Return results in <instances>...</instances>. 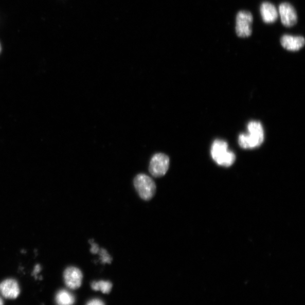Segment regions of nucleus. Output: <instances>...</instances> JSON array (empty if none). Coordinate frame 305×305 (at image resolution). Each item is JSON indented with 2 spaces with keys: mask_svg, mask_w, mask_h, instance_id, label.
I'll list each match as a JSON object with an SVG mask.
<instances>
[{
  "mask_svg": "<svg viewBox=\"0 0 305 305\" xmlns=\"http://www.w3.org/2000/svg\"><path fill=\"white\" fill-rule=\"evenodd\" d=\"M248 134L240 135L238 139L239 146L245 149H252L260 147L264 141V134L262 124L260 122L251 121L247 126Z\"/></svg>",
  "mask_w": 305,
  "mask_h": 305,
  "instance_id": "obj_1",
  "label": "nucleus"
},
{
  "mask_svg": "<svg viewBox=\"0 0 305 305\" xmlns=\"http://www.w3.org/2000/svg\"><path fill=\"white\" fill-rule=\"evenodd\" d=\"M260 12L263 21L266 24H272L278 18V11L272 3L264 2L262 4Z\"/></svg>",
  "mask_w": 305,
  "mask_h": 305,
  "instance_id": "obj_10",
  "label": "nucleus"
},
{
  "mask_svg": "<svg viewBox=\"0 0 305 305\" xmlns=\"http://www.w3.org/2000/svg\"><path fill=\"white\" fill-rule=\"evenodd\" d=\"M86 305H105V304L100 299H94V300L89 301Z\"/></svg>",
  "mask_w": 305,
  "mask_h": 305,
  "instance_id": "obj_15",
  "label": "nucleus"
},
{
  "mask_svg": "<svg viewBox=\"0 0 305 305\" xmlns=\"http://www.w3.org/2000/svg\"><path fill=\"white\" fill-rule=\"evenodd\" d=\"M99 255L100 256V260L103 263H111L112 261V258L109 255L107 251L105 249H100Z\"/></svg>",
  "mask_w": 305,
  "mask_h": 305,
  "instance_id": "obj_13",
  "label": "nucleus"
},
{
  "mask_svg": "<svg viewBox=\"0 0 305 305\" xmlns=\"http://www.w3.org/2000/svg\"><path fill=\"white\" fill-rule=\"evenodd\" d=\"M134 184L136 191L143 200H151L156 192V184L151 177L146 174H138Z\"/></svg>",
  "mask_w": 305,
  "mask_h": 305,
  "instance_id": "obj_3",
  "label": "nucleus"
},
{
  "mask_svg": "<svg viewBox=\"0 0 305 305\" xmlns=\"http://www.w3.org/2000/svg\"><path fill=\"white\" fill-rule=\"evenodd\" d=\"M279 12L282 24L284 26L291 27L297 24V12L291 4L288 3L281 4L279 8Z\"/></svg>",
  "mask_w": 305,
  "mask_h": 305,
  "instance_id": "obj_6",
  "label": "nucleus"
},
{
  "mask_svg": "<svg viewBox=\"0 0 305 305\" xmlns=\"http://www.w3.org/2000/svg\"><path fill=\"white\" fill-rule=\"evenodd\" d=\"M253 17L250 12L247 11H240L237 15V26L236 33L240 38H247L252 33V24Z\"/></svg>",
  "mask_w": 305,
  "mask_h": 305,
  "instance_id": "obj_5",
  "label": "nucleus"
},
{
  "mask_svg": "<svg viewBox=\"0 0 305 305\" xmlns=\"http://www.w3.org/2000/svg\"><path fill=\"white\" fill-rule=\"evenodd\" d=\"M0 293L6 298H16L20 294L18 282L13 279H7L3 281L0 283Z\"/></svg>",
  "mask_w": 305,
  "mask_h": 305,
  "instance_id": "obj_8",
  "label": "nucleus"
},
{
  "mask_svg": "<svg viewBox=\"0 0 305 305\" xmlns=\"http://www.w3.org/2000/svg\"><path fill=\"white\" fill-rule=\"evenodd\" d=\"M170 166V158L164 153L155 154L149 164V170L155 177L164 176L168 172Z\"/></svg>",
  "mask_w": 305,
  "mask_h": 305,
  "instance_id": "obj_4",
  "label": "nucleus"
},
{
  "mask_svg": "<svg viewBox=\"0 0 305 305\" xmlns=\"http://www.w3.org/2000/svg\"><path fill=\"white\" fill-rule=\"evenodd\" d=\"M2 51V46L1 44H0V52H1Z\"/></svg>",
  "mask_w": 305,
  "mask_h": 305,
  "instance_id": "obj_18",
  "label": "nucleus"
},
{
  "mask_svg": "<svg viewBox=\"0 0 305 305\" xmlns=\"http://www.w3.org/2000/svg\"><path fill=\"white\" fill-rule=\"evenodd\" d=\"M63 278L69 289L77 290L82 285L83 274L76 267H68L65 270Z\"/></svg>",
  "mask_w": 305,
  "mask_h": 305,
  "instance_id": "obj_7",
  "label": "nucleus"
},
{
  "mask_svg": "<svg viewBox=\"0 0 305 305\" xmlns=\"http://www.w3.org/2000/svg\"><path fill=\"white\" fill-rule=\"evenodd\" d=\"M0 305H4V301L1 297H0Z\"/></svg>",
  "mask_w": 305,
  "mask_h": 305,
  "instance_id": "obj_17",
  "label": "nucleus"
},
{
  "mask_svg": "<svg viewBox=\"0 0 305 305\" xmlns=\"http://www.w3.org/2000/svg\"><path fill=\"white\" fill-rule=\"evenodd\" d=\"M280 43L284 48L290 51H297L303 47L305 40L301 36H292L285 34L281 37Z\"/></svg>",
  "mask_w": 305,
  "mask_h": 305,
  "instance_id": "obj_9",
  "label": "nucleus"
},
{
  "mask_svg": "<svg viewBox=\"0 0 305 305\" xmlns=\"http://www.w3.org/2000/svg\"><path fill=\"white\" fill-rule=\"evenodd\" d=\"M211 157L219 165L224 167L232 166L236 160V155L228 151V143L222 140H216L211 148Z\"/></svg>",
  "mask_w": 305,
  "mask_h": 305,
  "instance_id": "obj_2",
  "label": "nucleus"
},
{
  "mask_svg": "<svg viewBox=\"0 0 305 305\" xmlns=\"http://www.w3.org/2000/svg\"><path fill=\"white\" fill-rule=\"evenodd\" d=\"M89 243L91 245V253H93V254H97V253H99L100 251V248H99V245H98L97 244L95 243L94 240L89 241Z\"/></svg>",
  "mask_w": 305,
  "mask_h": 305,
  "instance_id": "obj_14",
  "label": "nucleus"
},
{
  "mask_svg": "<svg viewBox=\"0 0 305 305\" xmlns=\"http://www.w3.org/2000/svg\"><path fill=\"white\" fill-rule=\"evenodd\" d=\"M55 301L57 305H73L76 298L70 292L62 290L57 293Z\"/></svg>",
  "mask_w": 305,
  "mask_h": 305,
  "instance_id": "obj_11",
  "label": "nucleus"
},
{
  "mask_svg": "<svg viewBox=\"0 0 305 305\" xmlns=\"http://www.w3.org/2000/svg\"><path fill=\"white\" fill-rule=\"evenodd\" d=\"M91 287L95 291H100L103 293H108L112 290V284L110 281H94L91 284Z\"/></svg>",
  "mask_w": 305,
  "mask_h": 305,
  "instance_id": "obj_12",
  "label": "nucleus"
},
{
  "mask_svg": "<svg viewBox=\"0 0 305 305\" xmlns=\"http://www.w3.org/2000/svg\"><path fill=\"white\" fill-rule=\"evenodd\" d=\"M41 271V266L39 264H37L34 268L33 274L34 276H37L38 274Z\"/></svg>",
  "mask_w": 305,
  "mask_h": 305,
  "instance_id": "obj_16",
  "label": "nucleus"
}]
</instances>
